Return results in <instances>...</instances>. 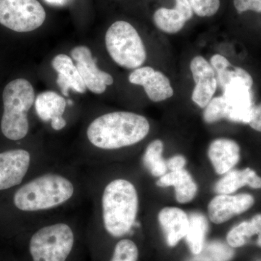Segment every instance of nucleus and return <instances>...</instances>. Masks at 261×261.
I'll return each mask as SVG.
<instances>
[{"label": "nucleus", "mask_w": 261, "mask_h": 261, "mask_svg": "<svg viewBox=\"0 0 261 261\" xmlns=\"http://www.w3.org/2000/svg\"><path fill=\"white\" fill-rule=\"evenodd\" d=\"M254 203L255 199L250 194L219 195L208 204L209 218L214 224H223L233 216L246 212Z\"/></svg>", "instance_id": "obj_13"}, {"label": "nucleus", "mask_w": 261, "mask_h": 261, "mask_svg": "<svg viewBox=\"0 0 261 261\" xmlns=\"http://www.w3.org/2000/svg\"><path fill=\"white\" fill-rule=\"evenodd\" d=\"M163 142L155 140L149 144L144 154V164L155 177H161L168 170L167 163L163 159Z\"/></svg>", "instance_id": "obj_24"}, {"label": "nucleus", "mask_w": 261, "mask_h": 261, "mask_svg": "<svg viewBox=\"0 0 261 261\" xmlns=\"http://www.w3.org/2000/svg\"><path fill=\"white\" fill-rule=\"evenodd\" d=\"M45 19V10L38 0H0V24L10 30L32 32Z\"/></svg>", "instance_id": "obj_8"}, {"label": "nucleus", "mask_w": 261, "mask_h": 261, "mask_svg": "<svg viewBox=\"0 0 261 261\" xmlns=\"http://www.w3.org/2000/svg\"><path fill=\"white\" fill-rule=\"evenodd\" d=\"M190 70L195 82L192 99L201 108H205L214 98L217 89L216 73L203 57L196 56L190 63Z\"/></svg>", "instance_id": "obj_10"}, {"label": "nucleus", "mask_w": 261, "mask_h": 261, "mask_svg": "<svg viewBox=\"0 0 261 261\" xmlns=\"http://www.w3.org/2000/svg\"><path fill=\"white\" fill-rule=\"evenodd\" d=\"M31 155L18 149L0 153V191L20 185L28 172Z\"/></svg>", "instance_id": "obj_12"}, {"label": "nucleus", "mask_w": 261, "mask_h": 261, "mask_svg": "<svg viewBox=\"0 0 261 261\" xmlns=\"http://www.w3.org/2000/svg\"><path fill=\"white\" fill-rule=\"evenodd\" d=\"M45 1L51 5H63L68 3V0H45Z\"/></svg>", "instance_id": "obj_32"}, {"label": "nucleus", "mask_w": 261, "mask_h": 261, "mask_svg": "<svg viewBox=\"0 0 261 261\" xmlns=\"http://www.w3.org/2000/svg\"><path fill=\"white\" fill-rule=\"evenodd\" d=\"M105 228L114 238L129 232L139 208L138 194L135 185L126 179H115L105 188L102 197Z\"/></svg>", "instance_id": "obj_2"}, {"label": "nucleus", "mask_w": 261, "mask_h": 261, "mask_svg": "<svg viewBox=\"0 0 261 261\" xmlns=\"http://www.w3.org/2000/svg\"><path fill=\"white\" fill-rule=\"evenodd\" d=\"M159 224L162 228L168 246L174 247L186 237L190 219L186 213L176 207H166L159 214Z\"/></svg>", "instance_id": "obj_16"}, {"label": "nucleus", "mask_w": 261, "mask_h": 261, "mask_svg": "<svg viewBox=\"0 0 261 261\" xmlns=\"http://www.w3.org/2000/svg\"><path fill=\"white\" fill-rule=\"evenodd\" d=\"M105 40L108 54L122 68L136 69L145 63V44L135 27L128 22L113 23L108 29Z\"/></svg>", "instance_id": "obj_6"}, {"label": "nucleus", "mask_w": 261, "mask_h": 261, "mask_svg": "<svg viewBox=\"0 0 261 261\" xmlns=\"http://www.w3.org/2000/svg\"><path fill=\"white\" fill-rule=\"evenodd\" d=\"M3 99L2 132L10 140H22L28 134V113L35 102L32 84L25 79L12 81L5 87Z\"/></svg>", "instance_id": "obj_4"}, {"label": "nucleus", "mask_w": 261, "mask_h": 261, "mask_svg": "<svg viewBox=\"0 0 261 261\" xmlns=\"http://www.w3.org/2000/svg\"><path fill=\"white\" fill-rule=\"evenodd\" d=\"M130 83L143 87L147 97L154 102H162L173 95V89L167 76L149 66L140 67L128 77Z\"/></svg>", "instance_id": "obj_11"}, {"label": "nucleus", "mask_w": 261, "mask_h": 261, "mask_svg": "<svg viewBox=\"0 0 261 261\" xmlns=\"http://www.w3.org/2000/svg\"><path fill=\"white\" fill-rule=\"evenodd\" d=\"M252 129L261 132V103L254 106L251 120L248 123Z\"/></svg>", "instance_id": "obj_31"}, {"label": "nucleus", "mask_w": 261, "mask_h": 261, "mask_svg": "<svg viewBox=\"0 0 261 261\" xmlns=\"http://www.w3.org/2000/svg\"><path fill=\"white\" fill-rule=\"evenodd\" d=\"M138 257V247L132 240L125 239L116 244L111 261H137Z\"/></svg>", "instance_id": "obj_26"}, {"label": "nucleus", "mask_w": 261, "mask_h": 261, "mask_svg": "<svg viewBox=\"0 0 261 261\" xmlns=\"http://www.w3.org/2000/svg\"><path fill=\"white\" fill-rule=\"evenodd\" d=\"M234 254L232 247L216 240L205 243L198 254L193 255L187 261H231Z\"/></svg>", "instance_id": "obj_23"}, {"label": "nucleus", "mask_w": 261, "mask_h": 261, "mask_svg": "<svg viewBox=\"0 0 261 261\" xmlns=\"http://www.w3.org/2000/svg\"><path fill=\"white\" fill-rule=\"evenodd\" d=\"M218 84L224 91L223 96L228 107L227 120L235 123H247L251 120L254 108L252 87L253 80L246 70L229 67L216 75Z\"/></svg>", "instance_id": "obj_5"}, {"label": "nucleus", "mask_w": 261, "mask_h": 261, "mask_svg": "<svg viewBox=\"0 0 261 261\" xmlns=\"http://www.w3.org/2000/svg\"><path fill=\"white\" fill-rule=\"evenodd\" d=\"M157 185L162 187H174L176 199L179 203H188L197 195V184L185 169L166 173L160 178Z\"/></svg>", "instance_id": "obj_20"}, {"label": "nucleus", "mask_w": 261, "mask_h": 261, "mask_svg": "<svg viewBox=\"0 0 261 261\" xmlns=\"http://www.w3.org/2000/svg\"><path fill=\"white\" fill-rule=\"evenodd\" d=\"M210 64L214 68V71H216V75L223 73L231 66L229 61L225 57L219 54L214 55L211 58Z\"/></svg>", "instance_id": "obj_29"}, {"label": "nucleus", "mask_w": 261, "mask_h": 261, "mask_svg": "<svg viewBox=\"0 0 261 261\" xmlns=\"http://www.w3.org/2000/svg\"><path fill=\"white\" fill-rule=\"evenodd\" d=\"M74 193V186L61 175L44 174L19 188L14 195L19 210L36 212L49 210L64 204Z\"/></svg>", "instance_id": "obj_3"}, {"label": "nucleus", "mask_w": 261, "mask_h": 261, "mask_svg": "<svg viewBox=\"0 0 261 261\" xmlns=\"http://www.w3.org/2000/svg\"><path fill=\"white\" fill-rule=\"evenodd\" d=\"M193 10L187 0H176L173 9L159 8L154 12L153 20L158 29L167 34H176L193 17Z\"/></svg>", "instance_id": "obj_14"}, {"label": "nucleus", "mask_w": 261, "mask_h": 261, "mask_svg": "<svg viewBox=\"0 0 261 261\" xmlns=\"http://www.w3.org/2000/svg\"><path fill=\"white\" fill-rule=\"evenodd\" d=\"M190 226L185 239L193 255L198 254L204 245L208 231V222L205 216L200 213H192L189 216Z\"/></svg>", "instance_id": "obj_21"}, {"label": "nucleus", "mask_w": 261, "mask_h": 261, "mask_svg": "<svg viewBox=\"0 0 261 261\" xmlns=\"http://www.w3.org/2000/svg\"><path fill=\"white\" fill-rule=\"evenodd\" d=\"M34 103L38 116L42 121H51L53 129L60 130L66 126L67 122L63 118L67 105L65 98L56 92L47 91L39 94Z\"/></svg>", "instance_id": "obj_15"}, {"label": "nucleus", "mask_w": 261, "mask_h": 261, "mask_svg": "<svg viewBox=\"0 0 261 261\" xmlns=\"http://www.w3.org/2000/svg\"><path fill=\"white\" fill-rule=\"evenodd\" d=\"M228 117L227 103L224 96L213 98L205 108L203 119L205 123H214Z\"/></svg>", "instance_id": "obj_25"}, {"label": "nucleus", "mask_w": 261, "mask_h": 261, "mask_svg": "<svg viewBox=\"0 0 261 261\" xmlns=\"http://www.w3.org/2000/svg\"><path fill=\"white\" fill-rule=\"evenodd\" d=\"M257 245L258 247H261V232L257 234Z\"/></svg>", "instance_id": "obj_33"}, {"label": "nucleus", "mask_w": 261, "mask_h": 261, "mask_svg": "<svg viewBox=\"0 0 261 261\" xmlns=\"http://www.w3.org/2000/svg\"><path fill=\"white\" fill-rule=\"evenodd\" d=\"M186 163L187 161L183 155H180V154L173 156V157L166 161L168 169H169L171 171H176L184 169Z\"/></svg>", "instance_id": "obj_30"}, {"label": "nucleus", "mask_w": 261, "mask_h": 261, "mask_svg": "<svg viewBox=\"0 0 261 261\" xmlns=\"http://www.w3.org/2000/svg\"><path fill=\"white\" fill-rule=\"evenodd\" d=\"M233 5L239 14L247 11L261 13V0H233Z\"/></svg>", "instance_id": "obj_28"}, {"label": "nucleus", "mask_w": 261, "mask_h": 261, "mask_svg": "<svg viewBox=\"0 0 261 261\" xmlns=\"http://www.w3.org/2000/svg\"><path fill=\"white\" fill-rule=\"evenodd\" d=\"M215 171L226 174L238 164L240 159V147L235 141L221 138L213 141L207 151Z\"/></svg>", "instance_id": "obj_17"}, {"label": "nucleus", "mask_w": 261, "mask_h": 261, "mask_svg": "<svg viewBox=\"0 0 261 261\" xmlns=\"http://www.w3.org/2000/svg\"><path fill=\"white\" fill-rule=\"evenodd\" d=\"M51 66L58 73L57 84L65 97L69 95L70 89L80 94L86 92L85 84L69 56L65 54L58 55L51 61Z\"/></svg>", "instance_id": "obj_18"}, {"label": "nucleus", "mask_w": 261, "mask_h": 261, "mask_svg": "<svg viewBox=\"0 0 261 261\" xmlns=\"http://www.w3.org/2000/svg\"><path fill=\"white\" fill-rule=\"evenodd\" d=\"M245 186L261 189V177L250 168L228 171L216 183L215 192L219 195H231Z\"/></svg>", "instance_id": "obj_19"}, {"label": "nucleus", "mask_w": 261, "mask_h": 261, "mask_svg": "<svg viewBox=\"0 0 261 261\" xmlns=\"http://www.w3.org/2000/svg\"><path fill=\"white\" fill-rule=\"evenodd\" d=\"M145 117L132 112L117 111L98 117L87 128V138L97 148L116 149L138 143L149 134Z\"/></svg>", "instance_id": "obj_1"}, {"label": "nucleus", "mask_w": 261, "mask_h": 261, "mask_svg": "<svg viewBox=\"0 0 261 261\" xmlns=\"http://www.w3.org/2000/svg\"><path fill=\"white\" fill-rule=\"evenodd\" d=\"M261 232V214L254 216L250 221H243L231 228L226 242L232 248H238L248 243L250 239Z\"/></svg>", "instance_id": "obj_22"}, {"label": "nucleus", "mask_w": 261, "mask_h": 261, "mask_svg": "<svg viewBox=\"0 0 261 261\" xmlns=\"http://www.w3.org/2000/svg\"><path fill=\"white\" fill-rule=\"evenodd\" d=\"M196 15L200 17H211L219 10L220 0H187Z\"/></svg>", "instance_id": "obj_27"}, {"label": "nucleus", "mask_w": 261, "mask_h": 261, "mask_svg": "<svg viewBox=\"0 0 261 261\" xmlns=\"http://www.w3.org/2000/svg\"><path fill=\"white\" fill-rule=\"evenodd\" d=\"M74 245V233L68 224L44 226L31 238L29 250L33 261H66Z\"/></svg>", "instance_id": "obj_7"}, {"label": "nucleus", "mask_w": 261, "mask_h": 261, "mask_svg": "<svg viewBox=\"0 0 261 261\" xmlns=\"http://www.w3.org/2000/svg\"><path fill=\"white\" fill-rule=\"evenodd\" d=\"M71 58L76 62L77 69L80 72L86 87L94 94L104 93L107 86L112 85L114 80L107 72L99 69L92 51L86 46H77L70 51Z\"/></svg>", "instance_id": "obj_9"}]
</instances>
